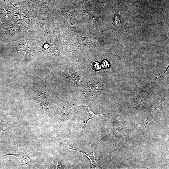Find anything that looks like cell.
Masks as SVG:
<instances>
[{
	"label": "cell",
	"instance_id": "6",
	"mask_svg": "<svg viewBox=\"0 0 169 169\" xmlns=\"http://www.w3.org/2000/svg\"><path fill=\"white\" fill-rule=\"evenodd\" d=\"M92 64L93 68L95 71H98L101 69V65L99 63L95 62H92Z\"/></svg>",
	"mask_w": 169,
	"mask_h": 169
},
{
	"label": "cell",
	"instance_id": "4",
	"mask_svg": "<svg viewBox=\"0 0 169 169\" xmlns=\"http://www.w3.org/2000/svg\"><path fill=\"white\" fill-rule=\"evenodd\" d=\"M74 104H73L72 106H69L68 108H67L66 110H64L60 119V121L64 120L69 115L71 112V110L73 109V107H74Z\"/></svg>",
	"mask_w": 169,
	"mask_h": 169
},
{
	"label": "cell",
	"instance_id": "3",
	"mask_svg": "<svg viewBox=\"0 0 169 169\" xmlns=\"http://www.w3.org/2000/svg\"><path fill=\"white\" fill-rule=\"evenodd\" d=\"M97 143H91L90 144V148L89 150L86 152H83L90 160L91 162V168H93L96 167H100L97 163L95 155V152L97 145Z\"/></svg>",
	"mask_w": 169,
	"mask_h": 169
},
{
	"label": "cell",
	"instance_id": "5",
	"mask_svg": "<svg viewBox=\"0 0 169 169\" xmlns=\"http://www.w3.org/2000/svg\"><path fill=\"white\" fill-rule=\"evenodd\" d=\"M62 146H64V147L67 148L69 149L74 150L76 151H77L83 152L82 151H80L79 150L77 149H76L73 147L72 146H71L70 145H69L68 143V142H64V143L63 144H62Z\"/></svg>",
	"mask_w": 169,
	"mask_h": 169
},
{
	"label": "cell",
	"instance_id": "1",
	"mask_svg": "<svg viewBox=\"0 0 169 169\" xmlns=\"http://www.w3.org/2000/svg\"><path fill=\"white\" fill-rule=\"evenodd\" d=\"M12 155L15 156L18 159L21 164L23 166H29L32 164L33 160L30 155L24 151L17 150L11 152L9 154L6 155L7 156Z\"/></svg>",
	"mask_w": 169,
	"mask_h": 169
},
{
	"label": "cell",
	"instance_id": "2",
	"mask_svg": "<svg viewBox=\"0 0 169 169\" xmlns=\"http://www.w3.org/2000/svg\"><path fill=\"white\" fill-rule=\"evenodd\" d=\"M82 110L84 115V120L82 123V131L85 132L87 123L88 121L92 119H100L105 115H97L94 113L89 109L87 105L84 106L82 108Z\"/></svg>",
	"mask_w": 169,
	"mask_h": 169
},
{
	"label": "cell",
	"instance_id": "7",
	"mask_svg": "<svg viewBox=\"0 0 169 169\" xmlns=\"http://www.w3.org/2000/svg\"><path fill=\"white\" fill-rule=\"evenodd\" d=\"M101 65L102 67L105 69H107L110 66L109 64L106 60H104L102 62Z\"/></svg>",
	"mask_w": 169,
	"mask_h": 169
}]
</instances>
